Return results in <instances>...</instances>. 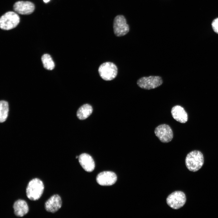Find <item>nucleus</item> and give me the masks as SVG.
Segmentation results:
<instances>
[{
  "label": "nucleus",
  "mask_w": 218,
  "mask_h": 218,
  "mask_svg": "<svg viewBox=\"0 0 218 218\" xmlns=\"http://www.w3.org/2000/svg\"><path fill=\"white\" fill-rule=\"evenodd\" d=\"M14 213L18 217H22L26 215L29 211L27 202L24 200L19 199L15 202L13 205Z\"/></svg>",
  "instance_id": "14"
},
{
  "label": "nucleus",
  "mask_w": 218,
  "mask_h": 218,
  "mask_svg": "<svg viewBox=\"0 0 218 218\" xmlns=\"http://www.w3.org/2000/svg\"><path fill=\"white\" fill-rule=\"evenodd\" d=\"M163 83L161 77L153 75L142 77L137 81V85L140 88L148 90L156 88L161 86Z\"/></svg>",
  "instance_id": "3"
},
{
  "label": "nucleus",
  "mask_w": 218,
  "mask_h": 218,
  "mask_svg": "<svg viewBox=\"0 0 218 218\" xmlns=\"http://www.w3.org/2000/svg\"><path fill=\"white\" fill-rule=\"evenodd\" d=\"M114 33L117 37H121L126 35L129 31V27L124 17L118 15L114 18L113 22Z\"/></svg>",
  "instance_id": "7"
},
{
  "label": "nucleus",
  "mask_w": 218,
  "mask_h": 218,
  "mask_svg": "<svg viewBox=\"0 0 218 218\" xmlns=\"http://www.w3.org/2000/svg\"><path fill=\"white\" fill-rule=\"evenodd\" d=\"M212 26L213 31L218 34V18L215 19L213 21Z\"/></svg>",
  "instance_id": "18"
},
{
  "label": "nucleus",
  "mask_w": 218,
  "mask_h": 218,
  "mask_svg": "<svg viewBox=\"0 0 218 218\" xmlns=\"http://www.w3.org/2000/svg\"><path fill=\"white\" fill-rule=\"evenodd\" d=\"M19 22V17L16 13L13 12H8L1 17L0 27L3 30H10L15 28Z\"/></svg>",
  "instance_id": "5"
},
{
  "label": "nucleus",
  "mask_w": 218,
  "mask_h": 218,
  "mask_svg": "<svg viewBox=\"0 0 218 218\" xmlns=\"http://www.w3.org/2000/svg\"><path fill=\"white\" fill-rule=\"evenodd\" d=\"M45 206L48 212L52 213L55 212L62 206V200L58 194L53 195L46 201Z\"/></svg>",
  "instance_id": "11"
},
{
  "label": "nucleus",
  "mask_w": 218,
  "mask_h": 218,
  "mask_svg": "<svg viewBox=\"0 0 218 218\" xmlns=\"http://www.w3.org/2000/svg\"><path fill=\"white\" fill-rule=\"evenodd\" d=\"M43 0L45 3H47L48 2H49L50 0Z\"/></svg>",
  "instance_id": "19"
},
{
  "label": "nucleus",
  "mask_w": 218,
  "mask_h": 218,
  "mask_svg": "<svg viewBox=\"0 0 218 218\" xmlns=\"http://www.w3.org/2000/svg\"><path fill=\"white\" fill-rule=\"evenodd\" d=\"M14 10L18 13L22 15H29L33 12L35 5L29 1H20L15 2L14 5Z\"/></svg>",
  "instance_id": "10"
},
{
  "label": "nucleus",
  "mask_w": 218,
  "mask_h": 218,
  "mask_svg": "<svg viewBox=\"0 0 218 218\" xmlns=\"http://www.w3.org/2000/svg\"><path fill=\"white\" fill-rule=\"evenodd\" d=\"M92 107L88 104H84L78 109L77 113L78 117L80 120H84L88 117L92 113Z\"/></svg>",
  "instance_id": "15"
},
{
  "label": "nucleus",
  "mask_w": 218,
  "mask_h": 218,
  "mask_svg": "<svg viewBox=\"0 0 218 218\" xmlns=\"http://www.w3.org/2000/svg\"><path fill=\"white\" fill-rule=\"evenodd\" d=\"M98 71L100 77L103 79L109 81L116 78L117 74L118 69L114 63L106 62L100 66Z\"/></svg>",
  "instance_id": "4"
},
{
  "label": "nucleus",
  "mask_w": 218,
  "mask_h": 218,
  "mask_svg": "<svg viewBox=\"0 0 218 218\" xmlns=\"http://www.w3.org/2000/svg\"><path fill=\"white\" fill-rule=\"evenodd\" d=\"M204 163L203 154L199 151H192L187 155L185 164L187 168L190 171L196 172L200 169Z\"/></svg>",
  "instance_id": "1"
},
{
  "label": "nucleus",
  "mask_w": 218,
  "mask_h": 218,
  "mask_svg": "<svg viewBox=\"0 0 218 218\" xmlns=\"http://www.w3.org/2000/svg\"><path fill=\"white\" fill-rule=\"evenodd\" d=\"M8 111V105L7 102L1 101L0 103V121L3 122L6 119Z\"/></svg>",
  "instance_id": "17"
},
{
  "label": "nucleus",
  "mask_w": 218,
  "mask_h": 218,
  "mask_svg": "<svg viewBox=\"0 0 218 218\" xmlns=\"http://www.w3.org/2000/svg\"><path fill=\"white\" fill-rule=\"evenodd\" d=\"M117 180V176L114 172L104 171L100 173L97 176L96 181L101 186H111L114 184Z\"/></svg>",
  "instance_id": "9"
},
{
  "label": "nucleus",
  "mask_w": 218,
  "mask_h": 218,
  "mask_svg": "<svg viewBox=\"0 0 218 218\" xmlns=\"http://www.w3.org/2000/svg\"><path fill=\"white\" fill-rule=\"evenodd\" d=\"M43 182L37 178L33 179L28 183L26 189L27 197L31 200L39 199L41 196L44 190Z\"/></svg>",
  "instance_id": "2"
},
{
  "label": "nucleus",
  "mask_w": 218,
  "mask_h": 218,
  "mask_svg": "<svg viewBox=\"0 0 218 218\" xmlns=\"http://www.w3.org/2000/svg\"><path fill=\"white\" fill-rule=\"evenodd\" d=\"M186 201L184 193L181 191H175L170 194L166 199L168 205L174 209H178L183 207Z\"/></svg>",
  "instance_id": "6"
},
{
  "label": "nucleus",
  "mask_w": 218,
  "mask_h": 218,
  "mask_svg": "<svg viewBox=\"0 0 218 218\" xmlns=\"http://www.w3.org/2000/svg\"><path fill=\"white\" fill-rule=\"evenodd\" d=\"M78 160L83 169L86 171L91 172L95 167L94 162L92 157L86 153L81 154L78 157Z\"/></svg>",
  "instance_id": "12"
},
{
  "label": "nucleus",
  "mask_w": 218,
  "mask_h": 218,
  "mask_svg": "<svg viewBox=\"0 0 218 218\" xmlns=\"http://www.w3.org/2000/svg\"><path fill=\"white\" fill-rule=\"evenodd\" d=\"M41 59L45 68L50 70L54 69L55 67L54 63L49 54H43L41 57Z\"/></svg>",
  "instance_id": "16"
},
{
  "label": "nucleus",
  "mask_w": 218,
  "mask_h": 218,
  "mask_svg": "<svg viewBox=\"0 0 218 218\" xmlns=\"http://www.w3.org/2000/svg\"><path fill=\"white\" fill-rule=\"evenodd\" d=\"M171 113L173 118L177 121L182 123L187 122V114L184 108L179 105H176L172 107Z\"/></svg>",
  "instance_id": "13"
},
{
  "label": "nucleus",
  "mask_w": 218,
  "mask_h": 218,
  "mask_svg": "<svg viewBox=\"0 0 218 218\" xmlns=\"http://www.w3.org/2000/svg\"><path fill=\"white\" fill-rule=\"evenodd\" d=\"M156 136L163 143L170 141L173 137V132L170 126L166 124L160 125L157 127L154 131Z\"/></svg>",
  "instance_id": "8"
}]
</instances>
